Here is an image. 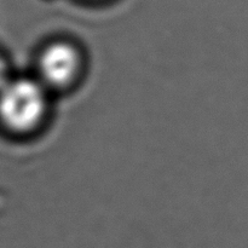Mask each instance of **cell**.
<instances>
[{
    "mask_svg": "<svg viewBox=\"0 0 248 248\" xmlns=\"http://www.w3.org/2000/svg\"><path fill=\"white\" fill-rule=\"evenodd\" d=\"M84 1H87V2H103V1H107V0H84Z\"/></svg>",
    "mask_w": 248,
    "mask_h": 248,
    "instance_id": "277c9868",
    "label": "cell"
},
{
    "mask_svg": "<svg viewBox=\"0 0 248 248\" xmlns=\"http://www.w3.org/2000/svg\"><path fill=\"white\" fill-rule=\"evenodd\" d=\"M14 72L11 69V63L4 52L0 51V89L14 77Z\"/></svg>",
    "mask_w": 248,
    "mask_h": 248,
    "instance_id": "3957f363",
    "label": "cell"
},
{
    "mask_svg": "<svg viewBox=\"0 0 248 248\" xmlns=\"http://www.w3.org/2000/svg\"><path fill=\"white\" fill-rule=\"evenodd\" d=\"M55 96L33 74H15L0 89V126L17 138L43 132L52 114Z\"/></svg>",
    "mask_w": 248,
    "mask_h": 248,
    "instance_id": "6da1fadb",
    "label": "cell"
},
{
    "mask_svg": "<svg viewBox=\"0 0 248 248\" xmlns=\"http://www.w3.org/2000/svg\"><path fill=\"white\" fill-rule=\"evenodd\" d=\"M87 67L86 50L77 39L55 35L38 46L31 74L56 97L74 91L86 77Z\"/></svg>",
    "mask_w": 248,
    "mask_h": 248,
    "instance_id": "7a4b0ae2",
    "label": "cell"
}]
</instances>
